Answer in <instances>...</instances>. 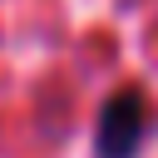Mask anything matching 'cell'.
<instances>
[{
    "instance_id": "cell-1",
    "label": "cell",
    "mask_w": 158,
    "mask_h": 158,
    "mask_svg": "<svg viewBox=\"0 0 158 158\" xmlns=\"http://www.w3.org/2000/svg\"><path fill=\"white\" fill-rule=\"evenodd\" d=\"M153 133V104L138 84H123L104 99L99 128H94V158H138Z\"/></svg>"
}]
</instances>
